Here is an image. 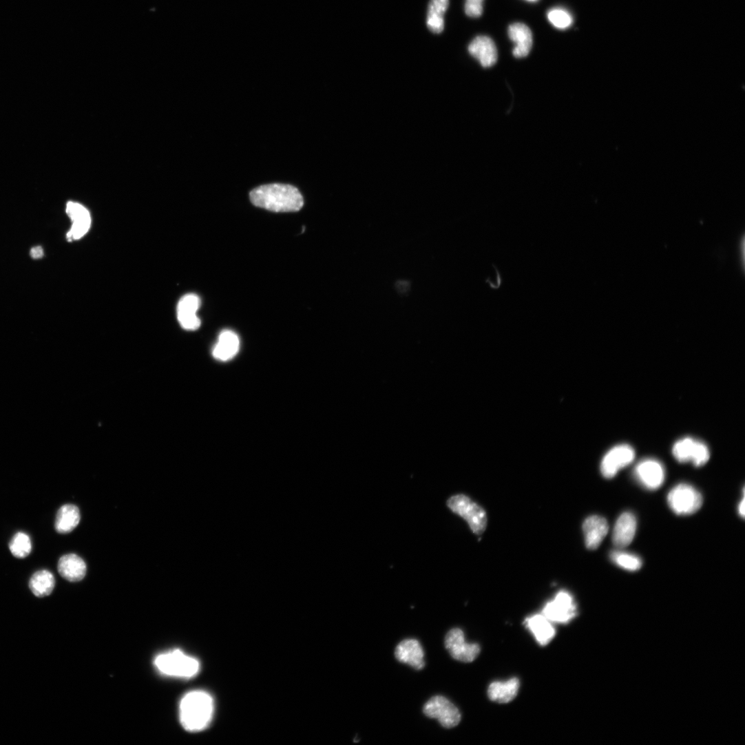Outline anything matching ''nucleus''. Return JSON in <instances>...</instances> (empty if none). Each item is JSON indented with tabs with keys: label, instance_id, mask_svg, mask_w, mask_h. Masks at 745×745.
<instances>
[{
	"label": "nucleus",
	"instance_id": "cd10ccee",
	"mask_svg": "<svg viewBox=\"0 0 745 745\" xmlns=\"http://www.w3.org/2000/svg\"><path fill=\"white\" fill-rule=\"evenodd\" d=\"M450 5L449 0H431L428 17L443 18Z\"/></svg>",
	"mask_w": 745,
	"mask_h": 745
},
{
	"label": "nucleus",
	"instance_id": "20e7f679",
	"mask_svg": "<svg viewBox=\"0 0 745 745\" xmlns=\"http://www.w3.org/2000/svg\"><path fill=\"white\" fill-rule=\"evenodd\" d=\"M448 505L453 512L468 522L474 534L481 535L484 533L487 525L486 512L470 498L459 494L450 499Z\"/></svg>",
	"mask_w": 745,
	"mask_h": 745
},
{
	"label": "nucleus",
	"instance_id": "393cba45",
	"mask_svg": "<svg viewBox=\"0 0 745 745\" xmlns=\"http://www.w3.org/2000/svg\"><path fill=\"white\" fill-rule=\"evenodd\" d=\"M9 547L14 556L18 558H25L32 551V540L27 534L19 532L12 538Z\"/></svg>",
	"mask_w": 745,
	"mask_h": 745
},
{
	"label": "nucleus",
	"instance_id": "c756f323",
	"mask_svg": "<svg viewBox=\"0 0 745 745\" xmlns=\"http://www.w3.org/2000/svg\"><path fill=\"white\" fill-rule=\"evenodd\" d=\"M465 14L471 18L481 17L483 13V3L467 1L465 7Z\"/></svg>",
	"mask_w": 745,
	"mask_h": 745
},
{
	"label": "nucleus",
	"instance_id": "f8f14e48",
	"mask_svg": "<svg viewBox=\"0 0 745 745\" xmlns=\"http://www.w3.org/2000/svg\"><path fill=\"white\" fill-rule=\"evenodd\" d=\"M395 657L400 662L418 671L426 667L424 649L416 639H406L400 642L396 648Z\"/></svg>",
	"mask_w": 745,
	"mask_h": 745
},
{
	"label": "nucleus",
	"instance_id": "0eeeda50",
	"mask_svg": "<svg viewBox=\"0 0 745 745\" xmlns=\"http://www.w3.org/2000/svg\"><path fill=\"white\" fill-rule=\"evenodd\" d=\"M445 645L454 659L463 662L474 661L481 653L480 645L467 642L463 631L459 628L452 629L448 633Z\"/></svg>",
	"mask_w": 745,
	"mask_h": 745
},
{
	"label": "nucleus",
	"instance_id": "a878e982",
	"mask_svg": "<svg viewBox=\"0 0 745 745\" xmlns=\"http://www.w3.org/2000/svg\"><path fill=\"white\" fill-rule=\"evenodd\" d=\"M610 558L616 565L629 571L639 570L642 565L641 559L637 556L621 552H613Z\"/></svg>",
	"mask_w": 745,
	"mask_h": 745
},
{
	"label": "nucleus",
	"instance_id": "6ab92c4d",
	"mask_svg": "<svg viewBox=\"0 0 745 745\" xmlns=\"http://www.w3.org/2000/svg\"><path fill=\"white\" fill-rule=\"evenodd\" d=\"M58 570L65 580L70 582H78L85 577L87 565L80 556L70 554L60 558Z\"/></svg>",
	"mask_w": 745,
	"mask_h": 745
},
{
	"label": "nucleus",
	"instance_id": "9b49d317",
	"mask_svg": "<svg viewBox=\"0 0 745 745\" xmlns=\"http://www.w3.org/2000/svg\"><path fill=\"white\" fill-rule=\"evenodd\" d=\"M635 475L640 484L649 490H656L660 487L665 476L662 465L652 459L638 463L635 469Z\"/></svg>",
	"mask_w": 745,
	"mask_h": 745
},
{
	"label": "nucleus",
	"instance_id": "72a5a7b5",
	"mask_svg": "<svg viewBox=\"0 0 745 745\" xmlns=\"http://www.w3.org/2000/svg\"><path fill=\"white\" fill-rule=\"evenodd\" d=\"M527 1H529V2H536V1H537V0H527Z\"/></svg>",
	"mask_w": 745,
	"mask_h": 745
},
{
	"label": "nucleus",
	"instance_id": "dca6fc26",
	"mask_svg": "<svg viewBox=\"0 0 745 745\" xmlns=\"http://www.w3.org/2000/svg\"><path fill=\"white\" fill-rule=\"evenodd\" d=\"M583 529L587 548L595 550L606 537L609 525L605 518L599 516H591L585 521Z\"/></svg>",
	"mask_w": 745,
	"mask_h": 745
},
{
	"label": "nucleus",
	"instance_id": "473e14b6",
	"mask_svg": "<svg viewBox=\"0 0 745 745\" xmlns=\"http://www.w3.org/2000/svg\"><path fill=\"white\" fill-rule=\"evenodd\" d=\"M467 1L473 2V3H483L484 0H467Z\"/></svg>",
	"mask_w": 745,
	"mask_h": 745
},
{
	"label": "nucleus",
	"instance_id": "4be33fe9",
	"mask_svg": "<svg viewBox=\"0 0 745 745\" xmlns=\"http://www.w3.org/2000/svg\"><path fill=\"white\" fill-rule=\"evenodd\" d=\"M240 348V339L238 336L231 330L222 331L215 346L213 355L214 357L220 361H228L238 353Z\"/></svg>",
	"mask_w": 745,
	"mask_h": 745
},
{
	"label": "nucleus",
	"instance_id": "4468645a",
	"mask_svg": "<svg viewBox=\"0 0 745 745\" xmlns=\"http://www.w3.org/2000/svg\"><path fill=\"white\" fill-rule=\"evenodd\" d=\"M67 213L73 222L67 233L68 239L72 241L85 236L92 224L90 211L81 204L70 202L67 205Z\"/></svg>",
	"mask_w": 745,
	"mask_h": 745
},
{
	"label": "nucleus",
	"instance_id": "f03ea898",
	"mask_svg": "<svg viewBox=\"0 0 745 745\" xmlns=\"http://www.w3.org/2000/svg\"><path fill=\"white\" fill-rule=\"evenodd\" d=\"M214 713V702L210 694L204 691L187 693L180 704V720L185 729L199 732L211 723Z\"/></svg>",
	"mask_w": 745,
	"mask_h": 745
},
{
	"label": "nucleus",
	"instance_id": "39448f33",
	"mask_svg": "<svg viewBox=\"0 0 745 745\" xmlns=\"http://www.w3.org/2000/svg\"><path fill=\"white\" fill-rule=\"evenodd\" d=\"M667 501L672 511L679 516L691 515L702 507L703 499L700 493L686 484H680L668 494Z\"/></svg>",
	"mask_w": 745,
	"mask_h": 745
},
{
	"label": "nucleus",
	"instance_id": "c85d7f7f",
	"mask_svg": "<svg viewBox=\"0 0 745 745\" xmlns=\"http://www.w3.org/2000/svg\"><path fill=\"white\" fill-rule=\"evenodd\" d=\"M427 25L429 30L434 34H441L445 28L443 18L428 17Z\"/></svg>",
	"mask_w": 745,
	"mask_h": 745
},
{
	"label": "nucleus",
	"instance_id": "423d86ee",
	"mask_svg": "<svg viewBox=\"0 0 745 745\" xmlns=\"http://www.w3.org/2000/svg\"><path fill=\"white\" fill-rule=\"evenodd\" d=\"M423 713L430 718L437 719L446 728L458 726L462 718L457 706L443 695L431 697L424 705Z\"/></svg>",
	"mask_w": 745,
	"mask_h": 745
},
{
	"label": "nucleus",
	"instance_id": "7c9ffc66",
	"mask_svg": "<svg viewBox=\"0 0 745 745\" xmlns=\"http://www.w3.org/2000/svg\"><path fill=\"white\" fill-rule=\"evenodd\" d=\"M43 250L41 246H36L32 249L31 255L34 259H39L43 256Z\"/></svg>",
	"mask_w": 745,
	"mask_h": 745
},
{
	"label": "nucleus",
	"instance_id": "1a4fd4ad",
	"mask_svg": "<svg viewBox=\"0 0 745 745\" xmlns=\"http://www.w3.org/2000/svg\"><path fill=\"white\" fill-rule=\"evenodd\" d=\"M543 614L551 622L566 624L576 616L577 607L572 596L562 591L547 603Z\"/></svg>",
	"mask_w": 745,
	"mask_h": 745
},
{
	"label": "nucleus",
	"instance_id": "6e6552de",
	"mask_svg": "<svg viewBox=\"0 0 745 745\" xmlns=\"http://www.w3.org/2000/svg\"><path fill=\"white\" fill-rule=\"evenodd\" d=\"M673 454L678 462H691L697 468L705 465L710 458L706 445L691 438H685L675 443Z\"/></svg>",
	"mask_w": 745,
	"mask_h": 745
},
{
	"label": "nucleus",
	"instance_id": "ddd939ff",
	"mask_svg": "<svg viewBox=\"0 0 745 745\" xmlns=\"http://www.w3.org/2000/svg\"><path fill=\"white\" fill-rule=\"evenodd\" d=\"M200 306V297L193 293L185 295L178 305V319L182 327L188 330H195L201 324L197 312Z\"/></svg>",
	"mask_w": 745,
	"mask_h": 745
},
{
	"label": "nucleus",
	"instance_id": "2eb2a0df",
	"mask_svg": "<svg viewBox=\"0 0 745 745\" xmlns=\"http://www.w3.org/2000/svg\"><path fill=\"white\" fill-rule=\"evenodd\" d=\"M468 50L485 68L493 67L498 61L496 46L492 39L487 36L476 37L469 45Z\"/></svg>",
	"mask_w": 745,
	"mask_h": 745
},
{
	"label": "nucleus",
	"instance_id": "7ed1b4c3",
	"mask_svg": "<svg viewBox=\"0 0 745 745\" xmlns=\"http://www.w3.org/2000/svg\"><path fill=\"white\" fill-rule=\"evenodd\" d=\"M158 670L168 676L191 678L200 671V662L179 649L161 653L155 659Z\"/></svg>",
	"mask_w": 745,
	"mask_h": 745
},
{
	"label": "nucleus",
	"instance_id": "aec40b11",
	"mask_svg": "<svg viewBox=\"0 0 745 745\" xmlns=\"http://www.w3.org/2000/svg\"><path fill=\"white\" fill-rule=\"evenodd\" d=\"M525 625L541 646L548 644L556 636V630L552 622L543 614H536L527 618Z\"/></svg>",
	"mask_w": 745,
	"mask_h": 745
},
{
	"label": "nucleus",
	"instance_id": "f257e3e1",
	"mask_svg": "<svg viewBox=\"0 0 745 745\" xmlns=\"http://www.w3.org/2000/svg\"><path fill=\"white\" fill-rule=\"evenodd\" d=\"M255 207L277 213L295 212L304 204L303 197L294 187L283 184L266 185L250 193Z\"/></svg>",
	"mask_w": 745,
	"mask_h": 745
},
{
	"label": "nucleus",
	"instance_id": "bb28decb",
	"mask_svg": "<svg viewBox=\"0 0 745 745\" xmlns=\"http://www.w3.org/2000/svg\"><path fill=\"white\" fill-rule=\"evenodd\" d=\"M547 17L553 26L560 30H565L573 23V19L569 13L560 8L551 10Z\"/></svg>",
	"mask_w": 745,
	"mask_h": 745
},
{
	"label": "nucleus",
	"instance_id": "b1692460",
	"mask_svg": "<svg viewBox=\"0 0 745 745\" xmlns=\"http://www.w3.org/2000/svg\"><path fill=\"white\" fill-rule=\"evenodd\" d=\"M56 579L48 570H40L32 576L29 586L32 592L39 598L50 596L54 591Z\"/></svg>",
	"mask_w": 745,
	"mask_h": 745
},
{
	"label": "nucleus",
	"instance_id": "2f4dec72",
	"mask_svg": "<svg viewBox=\"0 0 745 745\" xmlns=\"http://www.w3.org/2000/svg\"><path fill=\"white\" fill-rule=\"evenodd\" d=\"M738 512H739V514L740 515V516L742 518H744V515H745V501H744V496H743L742 500L739 503V507H738Z\"/></svg>",
	"mask_w": 745,
	"mask_h": 745
},
{
	"label": "nucleus",
	"instance_id": "5701e85b",
	"mask_svg": "<svg viewBox=\"0 0 745 745\" xmlns=\"http://www.w3.org/2000/svg\"><path fill=\"white\" fill-rule=\"evenodd\" d=\"M81 521V513L79 509L71 504L65 505L59 510L55 528L57 532L66 534L74 530Z\"/></svg>",
	"mask_w": 745,
	"mask_h": 745
},
{
	"label": "nucleus",
	"instance_id": "a211bd4d",
	"mask_svg": "<svg viewBox=\"0 0 745 745\" xmlns=\"http://www.w3.org/2000/svg\"><path fill=\"white\" fill-rule=\"evenodd\" d=\"M508 34L510 39L516 44L513 50L514 57H527L533 45V36L530 29L525 24L514 23L510 26Z\"/></svg>",
	"mask_w": 745,
	"mask_h": 745
},
{
	"label": "nucleus",
	"instance_id": "412c9836",
	"mask_svg": "<svg viewBox=\"0 0 745 745\" xmlns=\"http://www.w3.org/2000/svg\"><path fill=\"white\" fill-rule=\"evenodd\" d=\"M520 688V681L513 678L506 682H494L489 688L487 694L492 701L498 703H508L517 695Z\"/></svg>",
	"mask_w": 745,
	"mask_h": 745
},
{
	"label": "nucleus",
	"instance_id": "f3484780",
	"mask_svg": "<svg viewBox=\"0 0 745 745\" xmlns=\"http://www.w3.org/2000/svg\"><path fill=\"white\" fill-rule=\"evenodd\" d=\"M637 528L635 516L630 512L622 514L617 520L613 532V543L618 548H624L633 541Z\"/></svg>",
	"mask_w": 745,
	"mask_h": 745
},
{
	"label": "nucleus",
	"instance_id": "9d476101",
	"mask_svg": "<svg viewBox=\"0 0 745 745\" xmlns=\"http://www.w3.org/2000/svg\"><path fill=\"white\" fill-rule=\"evenodd\" d=\"M635 459L634 450L628 445H620L612 448L605 456L601 463L602 476L610 479L618 472L629 465Z\"/></svg>",
	"mask_w": 745,
	"mask_h": 745
}]
</instances>
